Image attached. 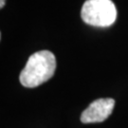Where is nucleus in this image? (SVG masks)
<instances>
[{"mask_svg":"<svg viewBox=\"0 0 128 128\" xmlns=\"http://www.w3.org/2000/svg\"><path fill=\"white\" fill-rule=\"evenodd\" d=\"M56 59L50 50H41L30 56L19 79L22 86L33 88L48 81L54 75Z\"/></svg>","mask_w":128,"mask_h":128,"instance_id":"f257e3e1","label":"nucleus"},{"mask_svg":"<svg viewBox=\"0 0 128 128\" xmlns=\"http://www.w3.org/2000/svg\"><path fill=\"white\" fill-rule=\"evenodd\" d=\"M82 21L94 27H109L117 19V9L111 0H86L81 12Z\"/></svg>","mask_w":128,"mask_h":128,"instance_id":"f03ea898","label":"nucleus"},{"mask_svg":"<svg viewBox=\"0 0 128 128\" xmlns=\"http://www.w3.org/2000/svg\"><path fill=\"white\" fill-rule=\"evenodd\" d=\"M115 105L113 99H98L92 102L81 115L82 124L102 122L109 117Z\"/></svg>","mask_w":128,"mask_h":128,"instance_id":"7ed1b4c3","label":"nucleus"},{"mask_svg":"<svg viewBox=\"0 0 128 128\" xmlns=\"http://www.w3.org/2000/svg\"><path fill=\"white\" fill-rule=\"evenodd\" d=\"M5 2H6V0H0V8L1 9L5 6Z\"/></svg>","mask_w":128,"mask_h":128,"instance_id":"20e7f679","label":"nucleus"}]
</instances>
